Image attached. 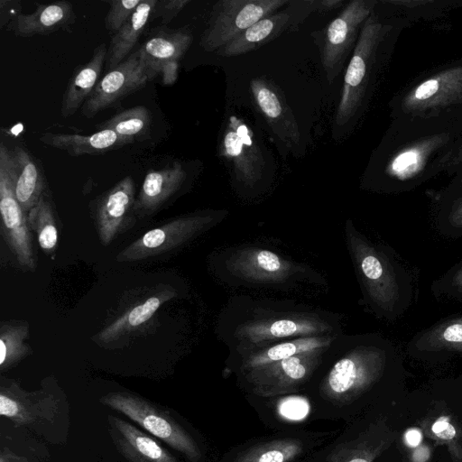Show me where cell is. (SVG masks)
I'll list each match as a JSON object with an SVG mask.
<instances>
[{
    "instance_id": "obj_1",
    "label": "cell",
    "mask_w": 462,
    "mask_h": 462,
    "mask_svg": "<svg viewBox=\"0 0 462 462\" xmlns=\"http://www.w3.org/2000/svg\"><path fill=\"white\" fill-rule=\"evenodd\" d=\"M346 233L365 303L377 318L397 321L418 299L419 271L390 246L368 240L351 221Z\"/></svg>"
},
{
    "instance_id": "obj_2",
    "label": "cell",
    "mask_w": 462,
    "mask_h": 462,
    "mask_svg": "<svg viewBox=\"0 0 462 462\" xmlns=\"http://www.w3.org/2000/svg\"><path fill=\"white\" fill-rule=\"evenodd\" d=\"M339 353L322 382V392L337 402L352 401L383 379L399 362L395 346L375 333L343 336L333 341Z\"/></svg>"
},
{
    "instance_id": "obj_3",
    "label": "cell",
    "mask_w": 462,
    "mask_h": 462,
    "mask_svg": "<svg viewBox=\"0 0 462 462\" xmlns=\"http://www.w3.org/2000/svg\"><path fill=\"white\" fill-rule=\"evenodd\" d=\"M336 321L312 312L254 308L242 320L229 327L228 341L238 354L302 337L337 335Z\"/></svg>"
},
{
    "instance_id": "obj_4",
    "label": "cell",
    "mask_w": 462,
    "mask_h": 462,
    "mask_svg": "<svg viewBox=\"0 0 462 462\" xmlns=\"http://www.w3.org/2000/svg\"><path fill=\"white\" fill-rule=\"evenodd\" d=\"M0 212L5 240L19 266L33 272L35 252L27 215L18 202L14 190V171L12 152L0 144Z\"/></svg>"
},
{
    "instance_id": "obj_5",
    "label": "cell",
    "mask_w": 462,
    "mask_h": 462,
    "mask_svg": "<svg viewBox=\"0 0 462 462\" xmlns=\"http://www.w3.org/2000/svg\"><path fill=\"white\" fill-rule=\"evenodd\" d=\"M286 0H222L210 13L200 46L216 51L259 20L272 14Z\"/></svg>"
},
{
    "instance_id": "obj_6",
    "label": "cell",
    "mask_w": 462,
    "mask_h": 462,
    "mask_svg": "<svg viewBox=\"0 0 462 462\" xmlns=\"http://www.w3.org/2000/svg\"><path fill=\"white\" fill-rule=\"evenodd\" d=\"M103 404L125 414L147 432L167 443L196 462L200 451L193 439L166 412L146 401L124 393H114L101 399Z\"/></svg>"
},
{
    "instance_id": "obj_7",
    "label": "cell",
    "mask_w": 462,
    "mask_h": 462,
    "mask_svg": "<svg viewBox=\"0 0 462 462\" xmlns=\"http://www.w3.org/2000/svg\"><path fill=\"white\" fill-rule=\"evenodd\" d=\"M213 221L208 214H192L175 217L149 230L124 248L118 262H134L158 256L181 246Z\"/></svg>"
},
{
    "instance_id": "obj_8",
    "label": "cell",
    "mask_w": 462,
    "mask_h": 462,
    "mask_svg": "<svg viewBox=\"0 0 462 462\" xmlns=\"http://www.w3.org/2000/svg\"><path fill=\"white\" fill-rule=\"evenodd\" d=\"M325 348L304 352L244 373L258 395L282 393L306 382L320 365Z\"/></svg>"
},
{
    "instance_id": "obj_9",
    "label": "cell",
    "mask_w": 462,
    "mask_h": 462,
    "mask_svg": "<svg viewBox=\"0 0 462 462\" xmlns=\"http://www.w3.org/2000/svg\"><path fill=\"white\" fill-rule=\"evenodd\" d=\"M147 81L146 68L138 49L98 81L82 106V115L92 118L97 113L116 106L123 98L143 88Z\"/></svg>"
},
{
    "instance_id": "obj_10",
    "label": "cell",
    "mask_w": 462,
    "mask_h": 462,
    "mask_svg": "<svg viewBox=\"0 0 462 462\" xmlns=\"http://www.w3.org/2000/svg\"><path fill=\"white\" fill-rule=\"evenodd\" d=\"M225 263L230 275L257 284H283L306 272L300 264L286 260L272 250L259 247L236 249Z\"/></svg>"
},
{
    "instance_id": "obj_11",
    "label": "cell",
    "mask_w": 462,
    "mask_h": 462,
    "mask_svg": "<svg viewBox=\"0 0 462 462\" xmlns=\"http://www.w3.org/2000/svg\"><path fill=\"white\" fill-rule=\"evenodd\" d=\"M192 42L189 29L161 30L139 48L149 80L160 76L164 85L178 78L179 62Z\"/></svg>"
},
{
    "instance_id": "obj_12",
    "label": "cell",
    "mask_w": 462,
    "mask_h": 462,
    "mask_svg": "<svg viewBox=\"0 0 462 462\" xmlns=\"http://www.w3.org/2000/svg\"><path fill=\"white\" fill-rule=\"evenodd\" d=\"M369 13L364 1H352L328 26L321 51L322 65L331 83L351 50L360 23Z\"/></svg>"
},
{
    "instance_id": "obj_13",
    "label": "cell",
    "mask_w": 462,
    "mask_h": 462,
    "mask_svg": "<svg viewBox=\"0 0 462 462\" xmlns=\"http://www.w3.org/2000/svg\"><path fill=\"white\" fill-rule=\"evenodd\" d=\"M220 152L240 181L253 186L261 180L265 166L262 151L250 128L236 116L229 117Z\"/></svg>"
},
{
    "instance_id": "obj_14",
    "label": "cell",
    "mask_w": 462,
    "mask_h": 462,
    "mask_svg": "<svg viewBox=\"0 0 462 462\" xmlns=\"http://www.w3.org/2000/svg\"><path fill=\"white\" fill-rule=\"evenodd\" d=\"M134 182L126 176L95 200L94 216L100 242L108 245L127 228L134 214Z\"/></svg>"
},
{
    "instance_id": "obj_15",
    "label": "cell",
    "mask_w": 462,
    "mask_h": 462,
    "mask_svg": "<svg viewBox=\"0 0 462 462\" xmlns=\"http://www.w3.org/2000/svg\"><path fill=\"white\" fill-rule=\"evenodd\" d=\"M376 32L377 26L367 23L354 50L344 77L341 98L336 113V123L339 125L346 124L359 106Z\"/></svg>"
},
{
    "instance_id": "obj_16",
    "label": "cell",
    "mask_w": 462,
    "mask_h": 462,
    "mask_svg": "<svg viewBox=\"0 0 462 462\" xmlns=\"http://www.w3.org/2000/svg\"><path fill=\"white\" fill-rule=\"evenodd\" d=\"M187 177V171L180 162L150 170L135 198L134 214L143 217L159 211L180 190Z\"/></svg>"
},
{
    "instance_id": "obj_17",
    "label": "cell",
    "mask_w": 462,
    "mask_h": 462,
    "mask_svg": "<svg viewBox=\"0 0 462 462\" xmlns=\"http://www.w3.org/2000/svg\"><path fill=\"white\" fill-rule=\"evenodd\" d=\"M408 352L420 358H442L462 355V316L446 318L413 336Z\"/></svg>"
},
{
    "instance_id": "obj_18",
    "label": "cell",
    "mask_w": 462,
    "mask_h": 462,
    "mask_svg": "<svg viewBox=\"0 0 462 462\" xmlns=\"http://www.w3.org/2000/svg\"><path fill=\"white\" fill-rule=\"evenodd\" d=\"M250 87L258 108L273 132L287 144L298 145L300 134L297 122L277 88L262 79H252Z\"/></svg>"
},
{
    "instance_id": "obj_19",
    "label": "cell",
    "mask_w": 462,
    "mask_h": 462,
    "mask_svg": "<svg viewBox=\"0 0 462 462\" xmlns=\"http://www.w3.org/2000/svg\"><path fill=\"white\" fill-rule=\"evenodd\" d=\"M73 6L67 1L37 5L34 12L20 14L7 24V30L19 37L47 35L66 30L74 23Z\"/></svg>"
},
{
    "instance_id": "obj_20",
    "label": "cell",
    "mask_w": 462,
    "mask_h": 462,
    "mask_svg": "<svg viewBox=\"0 0 462 462\" xmlns=\"http://www.w3.org/2000/svg\"><path fill=\"white\" fill-rule=\"evenodd\" d=\"M113 438L131 462H177L157 440L127 421L110 416Z\"/></svg>"
},
{
    "instance_id": "obj_21",
    "label": "cell",
    "mask_w": 462,
    "mask_h": 462,
    "mask_svg": "<svg viewBox=\"0 0 462 462\" xmlns=\"http://www.w3.org/2000/svg\"><path fill=\"white\" fill-rule=\"evenodd\" d=\"M337 336V334L296 337L239 354L240 369L245 373L298 354L328 347Z\"/></svg>"
},
{
    "instance_id": "obj_22",
    "label": "cell",
    "mask_w": 462,
    "mask_h": 462,
    "mask_svg": "<svg viewBox=\"0 0 462 462\" xmlns=\"http://www.w3.org/2000/svg\"><path fill=\"white\" fill-rule=\"evenodd\" d=\"M39 140L42 143L64 151L71 156L101 154L134 143L108 129L87 135L47 132L42 134Z\"/></svg>"
},
{
    "instance_id": "obj_23",
    "label": "cell",
    "mask_w": 462,
    "mask_h": 462,
    "mask_svg": "<svg viewBox=\"0 0 462 462\" xmlns=\"http://www.w3.org/2000/svg\"><path fill=\"white\" fill-rule=\"evenodd\" d=\"M106 54V45H98L94 50L90 60L74 71L62 97L61 116L63 117L73 116L91 95L100 80Z\"/></svg>"
},
{
    "instance_id": "obj_24",
    "label": "cell",
    "mask_w": 462,
    "mask_h": 462,
    "mask_svg": "<svg viewBox=\"0 0 462 462\" xmlns=\"http://www.w3.org/2000/svg\"><path fill=\"white\" fill-rule=\"evenodd\" d=\"M12 152L15 196L26 215L47 189L42 168L38 161L22 146Z\"/></svg>"
},
{
    "instance_id": "obj_25",
    "label": "cell",
    "mask_w": 462,
    "mask_h": 462,
    "mask_svg": "<svg viewBox=\"0 0 462 462\" xmlns=\"http://www.w3.org/2000/svg\"><path fill=\"white\" fill-rule=\"evenodd\" d=\"M157 0H142L130 19L113 35L106 54L107 71L123 62L137 43Z\"/></svg>"
},
{
    "instance_id": "obj_26",
    "label": "cell",
    "mask_w": 462,
    "mask_h": 462,
    "mask_svg": "<svg viewBox=\"0 0 462 462\" xmlns=\"http://www.w3.org/2000/svg\"><path fill=\"white\" fill-rule=\"evenodd\" d=\"M291 14L281 12L270 14L242 32L217 51L225 57L240 55L258 48L278 36L290 23Z\"/></svg>"
},
{
    "instance_id": "obj_27",
    "label": "cell",
    "mask_w": 462,
    "mask_h": 462,
    "mask_svg": "<svg viewBox=\"0 0 462 462\" xmlns=\"http://www.w3.org/2000/svg\"><path fill=\"white\" fill-rule=\"evenodd\" d=\"M167 299L166 295H156L134 307L97 335L99 342L112 343L125 334L134 331L137 327L147 322Z\"/></svg>"
},
{
    "instance_id": "obj_28",
    "label": "cell",
    "mask_w": 462,
    "mask_h": 462,
    "mask_svg": "<svg viewBox=\"0 0 462 462\" xmlns=\"http://www.w3.org/2000/svg\"><path fill=\"white\" fill-rule=\"evenodd\" d=\"M27 220L31 232L37 236L42 250L47 254L52 253L56 249L59 236L54 208L48 189L30 210Z\"/></svg>"
},
{
    "instance_id": "obj_29",
    "label": "cell",
    "mask_w": 462,
    "mask_h": 462,
    "mask_svg": "<svg viewBox=\"0 0 462 462\" xmlns=\"http://www.w3.org/2000/svg\"><path fill=\"white\" fill-rule=\"evenodd\" d=\"M151 123V113L147 107L137 106L115 115L98 124L97 127L100 130H112L118 135L134 142L148 137Z\"/></svg>"
},
{
    "instance_id": "obj_30",
    "label": "cell",
    "mask_w": 462,
    "mask_h": 462,
    "mask_svg": "<svg viewBox=\"0 0 462 462\" xmlns=\"http://www.w3.org/2000/svg\"><path fill=\"white\" fill-rule=\"evenodd\" d=\"M303 449L294 439H282L262 443L240 454L234 462H290Z\"/></svg>"
},
{
    "instance_id": "obj_31",
    "label": "cell",
    "mask_w": 462,
    "mask_h": 462,
    "mask_svg": "<svg viewBox=\"0 0 462 462\" xmlns=\"http://www.w3.org/2000/svg\"><path fill=\"white\" fill-rule=\"evenodd\" d=\"M29 328L22 322L6 323L0 332V366L7 368L24 357L30 351L24 344Z\"/></svg>"
},
{
    "instance_id": "obj_32",
    "label": "cell",
    "mask_w": 462,
    "mask_h": 462,
    "mask_svg": "<svg viewBox=\"0 0 462 462\" xmlns=\"http://www.w3.org/2000/svg\"><path fill=\"white\" fill-rule=\"evenodd\" d=\"M434 227L440 236L447 238L462 236V198L453 199L439 208Z\"/></svg>"
},
{
    "instance_id": "obj_33",
    "label": "cell",
    "mask_w": 462,
    "mask_h": 462,
    "mask_svg": "<svg viewBox=\"0 0 462 462\" xmlns=\"http://www.w3.org/2000/svg\"><path fill=\"white\" fill-rule=\"evenodd\" d=\"M430 291L436 299L462 301V261L433 281Z\"/></svg>"
},
{
    "instance_id": "obj_34",
    "label": "cell",
    "mask_w": 462,
    "mask_h": 462,
    "mask_svg": "<svg viewBox=\"0 0 462 462\" xmlns=\"http://www.w3.org/2000/svg\"><path fill=\"white\" fill-rule=\"evenodd\" d=\"M142 0H111L106 3L110 8L105 17V27L110 32H116L132 16Z\"/></svg>"
},
{
    "instance_id": "obj_35",
    "label": "cell",
    "mask_w": 462,
    "mask_h": 462,
    "mask_svg": "<svg viewBox=\"0 0 462 462\" xmlns=\"http://www.w3.org/2000/svg\"><path fill=\"white\" fill-rule=\"evenodd\" d=\"M310 406L308 402L298 396H290L281 400L278 406L279 413L285 419L300 420L309 413Z\"/></svg>"
},
{
    "instance_id": "obj_36",
    "label": "cell",
    "mask_w": 462,
    "mask_h": 462,
    "mask_svg": "<svg viewBox=\"0 0 462 462\" xmlns=\"http://www.w3.org/2000/svg\"><path fill=\"white\" fill-rule=\"evenodd\" d=\"M189 0H160L156 2L152 11V18H161L162 24L169 23L184 7Z\"/></svg>"
},
{
    "instance_id": "obj_37",
    "label": "cell",
    "mask_w": 462,
    "mask_h": 462,
    "mask_svg": "<svg viewBox=\"0 0 462 462\" xmlns=\"http://www.w3.org/2000/svg\"><path fill=\"white\" fill-rule=\"evenodd\" d=\"M0 413L3 416L21 421L24 418L22 405L15 399L4 393L0 394Z\"/></svg>"
},
{
    "instance_id": "obj_38",
    "label": "cell",
    "mask_w": 462,
    "mask_h": 462,
    "mask_svg": "<svg viewBox=\"0 0 462 462\" xmlns=\"http://www.w3.org/2000/svg\"><path fill=\"white\" fill-rule=\"evenodd\" d=\"M20 1L0 0V27L7 25L20 14Z\"/></svg>"
},
{
    "instance_id": "obj_39",
    "label": "cell",
    "mask_w": 462,
    "mask_h": 462,
    "mask_svg": "<svg viewBox=\"0 0 462 462\" xmlns=\"http://www.w3.org/2000/svg\"><path fill=\"white\" fill-rule=\"evenodd\" d=\"M431 430L435 436L444 440H450L456 437V429L449 422L448 417L439 418L431 426Z\"/></svg>"
},
{
    "instance_id": "obj_40",
    "label": "cell",
    "mask_w": 462,
    "mask_h": 462,
    "mask_svg": "<svg viewBox=\"0 0 462 462\" xmlns=\"http://www.w3.org/2000/svg\"><path fill=\"white\" fill-rule=\"evenodd\" d=\"M418 162V153L414 151H408L400 154L393 162V169L395 172L405 171Z\"/></svg>"
},
{
    "instance_id": "obj_41",
    "label": "cell",
    "mask_w": 462,
    "mask_h": 462,
    "mask_svg": "<svg viewBox=\"0 0 462 462\" xmlns=\"http://www.w3.org/2000/svg\"><path fill=\"white\" fill-rule=\"evenodd\" d=\"M374 457V454L370 450L354 449L346 452L337 462H372Z\"/></svg>"
},
{
    "instance_id": "obj_42",
    "label": "cell",
    "mask_w": 462,
    "mask_h": 462,
    "mask_svg": "<svg viewBox=\"0 0 462 462\" xmlns=\"http://www.w3.org/2000/svg\"><path fill=\"white\" fill-rule=\"evenodd\" d=\"M439 89V81L437 79H429L420 84L415 90L414 96L419 100L431 97Z\"/></svg>"
},
{
    "instance_id": "obj_43",
    "label": "cell",
    "mask_w": 462,
    "mask_h": 462,
    "mask_svg": "<svg viewBox=\"0 0 462 462\" xmlns=\"http://www.w3.org/2000/svg\"><path fill=\"white\" fill-rule=\"evenodd\" d=\"M422 440V433L416 428L409 429L404 433V442L410 448H417Z\"/></svg>"
},
{
    "instance_id": "obj_44",
    "label": "cell",
    "mask_w": 462,
    "mask_h": 462,
    "mask_svg": "<svg viewBox=\"0 0 462 462\" xmlns=\"http://www.w3.org/2000/svg\"><path fill=\"white\" fill-rule=\"evenodd\" d=\"M430 457V450L426 446H419L412 453V462H426Z\"/></svg>"
},
{
    "instance_id": "obj_45",
    "label": "cell",
    "mask_w": 462,
    "mask_h": 462,
    "mask_svg": "<svg viewBox=\"0 0 462 462\" xmlns=\"http://www.w3.org/2000/svg\"><path fill=\"white\" fill-rule=\"evenodd\" d=\"M319 3L322 5V8L331 10L333 8H337V5H341L343 2L341 0H325Z\"/></svg>"
}]
</instances>
